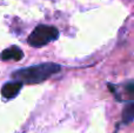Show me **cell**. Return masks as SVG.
<instances>
[{"instance_id":"obj_1","label":"cell","mask_w":134,"mask_h":133,"mask_svg":"<svg viewBox=\"0 0 134 133\" xmlns=\"http://www.w3.org/2000/svg\"><path fill=\"white\" fill-rule=\"evenodd\" d=\"M61 66L55 63H42L39 65L30 66L26 68H21L11 74L12 79L19 80L23 84H39L53 74L60 72Z\"/></svg>"},{"instance_id":"obj_5","label":"cell","mask_w":134,"mask_h":133,"mask_svg":"<svg viewBox=\"0 0 134 133\" xmlns=\"http://www.w3.org/2000/svg\"><path fill=\"white\" fill-rule=\"evenodd\" d=\"M134 118V103L132 100L128 104H126L122 110V121L125 124H130L133 121Z\"/></svg>"},{"instance_id":"obj_6","label":"cell","mask_w":134,"mask_h":133,"mask_svg":"<svg viewBox=\"0 0 134 133\" xmlns=\"http://www.w3.org/2000/svg\"><path fill=\"white\" fill-rule=\"evenodd\" d=\"M133 88H134V82L132 81V80H131V81H128V84L126 85V90H127L128 96H130V98H131V99L133 98V94H134Z\"/></svg>"},{"instance_id":"obj_3","label":"cell","mask_w":134,"mask_h":133,"mask_svg":"<svg viewBox=\"0 0 134 133\" xmlns=\"http://www.w3.org/2000/svg\"><path fill=\"white\" fill-rule=\"evenodd\" d=\"M23 82L19 80H13V81L6 82L1 88V96L6 99H12L20 92L21 87H23Z\"/></svg>"},{"instance_id":"obj_2","label":"cell","mask_w":134,"mask_h":133,"mask_svg":"<svg viewBox=\"0 0 134 133\" xmlns=\"http://www.w3.org/2000/svg\"><path fill=\"white\" fill-rule=\"evenodd\" d=\"M59 38V31L54 26L39 25L28 35V44L33 47H41Z\"/></svg>"},{"instance_id":"obj_4","label":"cell","mask_w":134,"mask_h":133,"mask_svg":"<svg viewBox=\"0 0 134 133\" xmlns=\"http://www.w3.org/2000/svg\"><path fill=\"white\" fill-rule=\"evenodd\" d=\"M24 58V52L19 48L18 46H12L6 48L5 51L1 52L0 54V59L2 60H13V61H19Z\"/></svg>"}]
</instances>
